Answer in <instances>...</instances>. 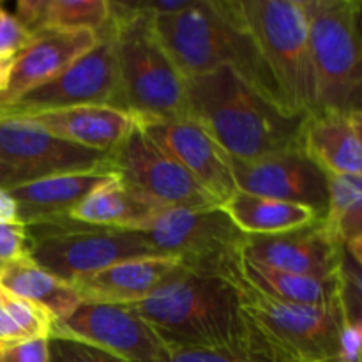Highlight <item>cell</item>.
<instances>
[{
	"label": "cell",
	"instance_id": "cell-13",
	"mask_svg": "<svg viewBox=\"0 0 362 362\" xmlns=\"http://www.w3.org/2000/svg\"><path fill=\"white\" fill-rule=\"evenodd\" d=\"M228 159L237 191L303 205L318 218H325L327 175L303 151L272 154L253 161Z\"/></svg>",
	"mask_w": 362,
	"mask_h": 362
},
{
	"label": "cell",
	"instance_id": "cell-27",
	"mask_svg": "<svg viewBox=\"0 0 362 362\" xmlns=\"http://www.w3.org/2000/svg\"><path fill=\"white\" fill-rule=\"evenodd\" d=\"M327 212L324 221L334 232L345 253L361 264L362 255V175H327Z\"/></svg>",
	"mask_w": 362,
	"mask_h": 362
},
{
	"label": "cell",
	"instance_id": "cell-28",
	"mask_svg": "<svg viewBox=\"0 0 362 362\" xmlns=\"http://www.w3.org/2000/svg\"><path fill=\"white\" fill-rule=\"evenodd\" d=\"M253 325V324H251ZM165 362H292L253 325L237 341L207 349H170Z\"/></svg>",
	"mask_w": 362,
	"mask_h": 362
},
{
	"label": "cell",
	"instance_id": "cell-10",
	"mask_svg": "<svg viewBox=\"0 0 362 362\" xmlns=\"http://www.w3.org/2000/svg\"><path fill=\"white\" fill-rule=\"evenodd\" d=\"M87 105L113 106L127 112L120 90L115 45L110 25L99 32L98 42L76 62L71 64L59 76L32 88L9 105H2L0 113L34 115Z\"/></svg>",
	"mask_w": 362,
	"mask_h": 362
},
{
	"label": "cell",
	"instance_id": "cell-35",
	"mask_svg": "<svg viewBox=\"0 0 362 362\" xmlns=\"http://www.w3.org/2000/svg\"><path fill=\"white\" fill-rule=\"evenodd\" d=\"M37 177L32 175V173L25 172V170L16 168V166L9 165V163L2 161L0 159V189H13V187L21 186V184H27L35 180Z\"/></svg>",
	"mask_w": 362,
	"mask_h": 362
},
{
	"label": "cell",
	"instance_id": "cell-3",
	"mask_svg": "<svg viewBox=\"0 0 362 362\" xmlns=\"http://www.w3.org/2000/svg\"><path fill=\"white\" fill-rule=\"evenodd\" d=\"M240 283L180 267L147 299L127 308L154 329L168 350L228 345L253 329L240 304Z\"/></svg>",
	"mask_w": 362,
	"mask_h": 362
},
{
	"label": "cell",
	"instance_id": "cell-34",
	"mask_svg": "<svg viewBox=\"0 0 362 362\" xmlns=\"http://www.w3.org/2000/svg\"><path fill=\"white\" fill-rule=\"evenodd\" d=\"M362 320L346 318L339 338V362H361Z\"/></svg>",
	"mask_w": 362,
	"mask_h": 362
},
{
	"label": "cell",
	"instance_id": "cell-1",
	"mask_svg": "<svg viewBox=\"0 0 362 362\" xmlns=\"http://www.w3.org/2000/svg\"><path fill=\"white\" fill-rule=\"evenodd\" d=\"M186 117L239 161L300 151L306 119L272 103L228 67L186 78Z\"/></svg>",
	"mask_w": 362,
	"mask_h": 362
},
{
	"label": "cell",
	"instance_id": "cell-8",
	"mask_svg": "<svg viewBox=\"0 0 362 362\" xmlns=\"http://www.w3.org/2000/svg\"><path fill=\"white\" fill-rule=\"evenodd\" d=\"M25 228L30 260L67 283L129 258L156 255L133 230L85 225L69 218Z\"/></svg>",
	"mask_w": 362,
	"mask_h": 362
},
{
	"label": "cell",
	"instance_id": "cell-14",
	"mask_svg": "<svg viewBox=\"0 0 362 362\" xmlns=\"http://www.w3.org/2000/svg\"><path fill=\"white\" fill-rule=\"evenodd\" d=\"M243 257L253 264L310 278H338L345 247L324 218L274 235L246 237Z\"/></svg>",
	"mask_w": 362,
	"mask_h": 362
},
{
	"label": "cell",
	"instance_id": "cell-18",
	"mask_svg": "<svg viewBox=\"0 0 362 362\" xmlns=\"http://www.w3.org/2000/svg\"><path fill=\"white\" fill-rule=\"evenodd\" d=\"M179 269L180 264L173 258L148 255L110 265L103 271L76 279L71 285L80 296L81 303L127 306L147 299Z\"/></svg>",
	"mask_w": 362,
	"mask_h": 362
},
{
	"label": "cell",
	"instance_id": "cell-2",
	"mask_svg": "<svg viewBox=\"0 0 362 362\" xmlns=\"http://www.w3.org/2000/svg\"><path fill=\"white\" fill-rule=\"evenodd\" d=\"M152 30L184 78L228 67L265 98L288 110L240 20L235 0H194L180 13L154 18Z\"/></svg>",
	"mask_w": 362,
	"mask_h": 362
},
{
	"label": "cell",
	"instance_id": "cell-19",
	"mask_svg": "<svg viewBox=\"0 0 362 362\" xmlns=\"http://www.w3.org/2000/svg\"><path fill=\"white\" fill-rule=\"evenodd\" d=\"M92 30L42 32L16 57L9 85L0 94V106L9 105L32 88L59 76L98 42Z\"/></svg>",
	"mask_w": 362,
	"mask_h": 362
},
{
	"label": "cell",
	"instance_id": "cell-22",
	"mask_svg": "<svg viewBox=\"0 0 362 362\" xmlns=\"http://www.w3.org/2000/svg\"><path fill=\"white\" fill-rule=\"evenodd\" d=\"M0 288L48 313L53 324L69 317L81 304L71 283L49 274L30 258L0 265Z\"/></svg>",
	"mask_w": 362,
	"mask_h": 362
},
{
	"label": "cell",
	"instance_id": "cell-5",
	"mask_svg": "<svg viewBox=\"0 0 362 362\" xmlns=\"http://www.w3.org/2000/svg\"><path fill=\"white\" fill-rule=\"evenodd\" d=\"M148 250L170 257L186 271L243 281L246 235L218 205L172 207L156 212L133 230Z\"/></svg>",
	"mask_w": 362,
	"mask_h": 362
},
{
	"label": "cell",
	"instance_id": "cell-20",
	"mask_svg": "<svg viewBox=\"0 0 362 362\" xmlns=\"http://www.w3.org/2000/svg\"><path fill=\"white\" fill-rule=\"evenodd\" d=\"M117 177L112 170L60 173L9 189L16 202L18 225L34 226L67 219L90 191Z\"/></svg>",
	"mask_w": 362,
	"mask_h": 362
},
{
	"label": "cell",
	"instance_id": "cell-11",
	"mask_svg": "<svg viewBox=\"0 0 362 362\" xmlns=\"http://www.w3.org/2000/svg\"><path fill=\"white\" fill-rule=\"evenodd\" d=\"M108 158L120 182L158 209L216 205L136 119L126 138L108 152Z\"/></svg>",
	"mask_w": 362,
	"mask_h": 362
},
{
	"label": "cell",
	"instance_id": "cell-12",
	"mask_svg": "<svg viewBox=\"0 0 362 362\" xmlns=\"http://www.w3.org/2000/svg\"><path fill=\"white\" fill-rule=\"evenodd\" d=\"M80 339L127 362H165L168 346L131 308L81 303L69 317L53 324L52 334Z\"/></svg>",
	"mask_w": 362,
	"mask_h": 362
},
{
	"label": "cell",
	"instance_id": "cell-23",
	"mask_svg": "<svg viewBox=\"0 0 362 362\" xmlns=\"http://www.w3.org/2000/svg\"><path fill=\"white\" fill-rule=\"evenodd\" d=\"M18 21L30 34L42 32H101L110 21V0H20Z\"/></svg>",
	"mask_w": 362,
	"mask_h": 362
},
{
	"label": "cell",
	"instance_id": "cell-36",
	"mask_svg": "<svg viewBox=\"0 0 362 362\" xmlns=\"http://www.w3.org/2000/svg\"><path fill=\"white\" fill-rule=\"evenodd\" d=\"M0 225H18L16 202L6 189H0Z\"/></svg>",
	"mask_w": 362,
	"mask_h": 362
},
{
	"label": "cell",
	"instance_id": "cell-17",
	"mask_svg": "<svg viewBox=\"0 0 362 362\" xmlns=\"http://www.w3.org/2000/svg\"><path fill=\"white\" fill-rule=\"evenodd\" d=\"M300 151L325 175H362V112L306 115Z\"/></svg>",
	"mask_w": 362,
	"mask_h": 362
},
{
	"label": "cell",
	"instance_id": "cell-16",
	"mask_svg": "<svg viewBox=\"0 0 362 362\" xmlns=\"http://www.w3.org/2000/svg\"><path fill=\"white\" fill-rule=\"evenodd\" d=\"M140 124L216 205H221L235 193L228 156L198 124L189 119Z\"/></svg>",
	"mask_w": 362,
	"mask_h": 362
},
{
	"label": "cell",
	"instance_id": "cell-31",
	"mask_svg": "<svg viewBox=\"0 0 362 362\" xmlns=\"http://www.w3.org/2000/svg\"><path fill=\"white\" fill-rule=\"evenodd\" d=\"M35 35L0 7V55H20Z\"/></svg>",
	"mask_w": 362,
	"mask_h": 362
},
{
	"label": "cell",
	"instance_id": "cell-33",
	"mask_svg": "<svg viewBox=\"0 0 362 362\" xmlns=\"http://www.w3.org/2000/svg\"><path fill=\"white\" fill-rule=\"evenodd\" d=\"M0 362H48V338L4 346L0 349Z\"/></svg>",
	"mask_w": 362,
	"mask_h": 362
},
{
	"label": "cell",
	"instance_id": "cell-26",
	"mask_svg": "<svg viewBox=\"0 0 362 362\" xmlns=\"http://www.w3.org/2000/svg\"><path fill=\"white\" fill-rule=\"evenodd\" d=\"M243 278L251 288L283 303L327 306L343 299L341 276L332 279L310 278V276L269 269L243 257Z\"/></svg>",
	"mask_w": 362,
	"mask_h": 362
},
{
	"label": "cell",
	"instance_id": "cell-24",
	"mask_svg": "<svg viewBox=\"0 0 362 362\" xmlns=\"http://www.w3.org/2000/svg\"><path fill=\"white\" fill-rule=\"evenodd\" d=\"M159 211L163 209L148 204L124 186L119 177H113L90 191L71 212L69 219L105 228L136 230Z\"/></svg>",
	"mask_w": 362,
	"mask_h": 362
},
{
	"label": "cell",
	"instance_id": "cell-7",
	"mask_svg": "<svg viewBox=\"0 0 362 362\" xmlns=\"http://www.w3.org/2000/svg\"><path fill=\"white\" fill-rule=\"evenodd\" d=\"M317 80V112H362L359 0H303Z\"/></svg>",
	"mask_w": 362,
	"mask_h": 362
},
{
	"label": "cell",
	"instance_id": "cell-15",
	"mask_svg": "<svg viewBox=\"0 0 362 362\" xmlns=\"http://www.w3.org/2000/svg\"><path fill=\"white\" fill-rule=\"evenodd\" d=\"M0 159L32 173L37 179L87 170H112L110 158L105 152L78 147L53 136L25 117L2 113Z\"/></svg>",
	"mask_w": 362,
	"mask_h": 362
},
{
	"label": "cell",
	"instance_id": "cell-30",
	"mask_svg": "<svg viewBox=\"0 0 362 362\" xmlns=\"http://www.w3.org/2000/svg\"><path fill=\"white\" fill-rule=\"evenodd\" d=\"M48 362H127L115 354L80 339L49 336Z\"/></svg>",
	"mask_w": 362,
	"mask_h": 362
},
{
	"label": "cell",
	"instance_id": "cell-21",
	"mask_svg": "<svg viewBox=\"0 0 362 362\" xmlns=\"http://www.w3.org/2000/svg\"><path fill=\"white\" fill-rule=\"evenodd\" d=\"M20 117L32 120L60 140L105 154L112 152L126 138L134 124L131 113L103 105L73 106Z\"/></svg>",
	"mask_w": 362,
	"mask_h": 362
},
{
	"label": "cell",
	"instance_id": "cell-6",
	"mask_svg": "<svg viewBox=\"0 0 362 362\" xmlns=\"http://www.w3.org/2000/svg\"><path fill=\"white\" fill-rule=\"evenodd\" d=\"M240 20L271 71L286 108L317 112V80L303 0H235Z\"/></svg>",
	"mask_w": 362,
	"mask_h": 362
},
{
	"label": "cell",
	"instance_id": "cell-4",
	"mask_svg": "<svg viewBox=\"0 0 362 362\" xmlns=\"http://www.w3.org/2000/svg\"><path fill=\"white\" fill-rule=\"evenodd\" d=\"M110 30L124 106L140 122L186 117V78L152 30V20L122 13L110 2Z\"/></svg>",
	"mask_w": 362,
	"mask_h": 362
},
{
	"label": "cell",
	"instance_id": "cell-9",
	"mask_svg": "<svg viewBox=\"0 0 362 362\" xmlns=\"http://www.w3.org/2000/svg\"><path fill=\"white\" fill-rule=\"evenodd\" d=\"M247 320L292 362H339V338L349 318L343 299L327 306L283 303L239 286Z\"/></svg>",
	"mask_w": 362,
	"mask_h": 362
},
{
	"label": "cell",
	"instance_id": "cell-38",
	"mask_svg": "<svg viewBox=\"0 0 362 362\" xmlns=\"http://www.w3.org/2000/svg\"><path fill=\"white\" fill-rule=\"evenodd\" d=\"M0 265H2V264H0Z\"/></svg>",
	"mask_w": 362,
	"mask_h": 362
},
{
	"label": "cell",
	"instance_id": "cell-29",
	"mask_svg": "<svg viewBox=\"0 0 362 362\" xmlns=\"http://www.w3.org/2000/svg\"><path fill=\"white\" fill-rule=\"evenodd\" d=\"M0 308L30 339L49 338L52 334L53 318L48 313L20 297L11 296L2 288H0Z\"/></svg>",
	"mask_w": 362,
	"mask_h": 362
},
{
	"label": "cell",
	"instance_id": "cell-32",
	"mask_svg": "<svg viewBox=\"0 0 362 362\" xmlns=\"http://www.w3.org/2000/svg\"><path fill=\"white\" fill-rule=\"evenodd\" d=\"M30 258L27 228L21 225H0V264Z\"/></svg>",
	"mask_w": 362,
	"mask_h": 362
},
{
	"label": "cell",
	"instance_id": "cell-37",
	"mask_svg": "<svg viewBox=\"0 0 362 362\" xmlns=\"http://www.w3.org/2000/svg\"><path fill=\"white\" fill-rule=\"evenodd\" d=\"M18 55H0V94L7 88Z\"/></svg>",
	"mask_w": 362,
	"mask_h": 362
},
{
	"label": "cell",
	"instance_id": "cell-25",
	"mask_svg": "<svg viewBox=\"0 0 362 362\" xmlns=\"http://www.w3.org/2000/svg\"><path fill=\"white\" fill-rule=\"evenodd\" d=\"M219 207L246 237L274 235L322 219L311 209L303 205L240 193V191H235Z\"/></svg>",
	"mask_w": 362,
	"mask_h": 362
}]
</instances>
